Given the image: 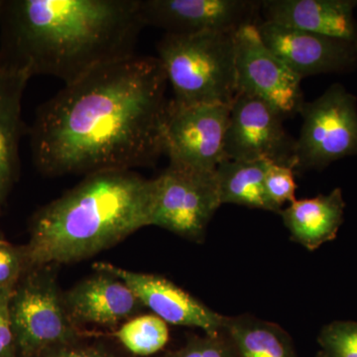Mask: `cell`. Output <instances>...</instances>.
Listing matches in <instances>:
<instances>
[{"label": "cell", "instance_id": "cell-4", "mask_svg": "<svg viewBox=\"0 0 357 357\" xmlns=\"http://www.w3.org/2000/svg\"><path fill=\"white\" fill-rule=\"evenodd\" d=\"M236 33L165 34L158 58L173 89L174 105H227L236 95Z\"/></svg>", "mask_w": 357, "mask_h": 357}, {"label": "cell", "instance_id": "cell-25", "mask_svg": "<svg viewBox=\"0 0 357 357\" xmlns=\"http://www.w3.org/2000/svg\"><path fill=\"white\" fill-rule=\"evenodd\" d=\"M15 286L0 290V357H18L10 317V300Z\"/></svg>", "mask_w": 357, "mask_h": 357}, {"label": "cell", "instance_id": "cell-2", "mask_svg": "<svg viewBox=\"0 0 357 357\" xmlns=\"http://www.w3.org/2000/svg\"><path fill=\"white\" fill-rule=\"evenodd\" d=\"M140 0H1L0 72L72 83L135 55Z\"/></svg>", "mask_w": 357, "mask_h": 357}, {"label": "cell", "instance_id": "cell-27", "mask_svg": "<svg viewBox=\"0 0 357 357\" xmlns=\"http://www.w3.org/2000/svg\"><path fill=\"white\" fill-rule=\"evenodd\" d=\"M317 357H326V356H324L323 354H321V352H319L318 356H317Z\"/></svg>", "mask_w": 357, "mask_h": 357}, {"label": "cell", "instance_id": "cell-15", "mask_svg": "<svg viewBox=\"0 0 357 357\" xmlns=\"http://www.w3.org/2000/svg\"><path fill=\"white\" fill-rule=\"evenodd\" d=\"M357 0H263V20L357 42Z\"/></svg>", "mask_w": 357, "mask_h": 357}, {"label": "cell", "instance_id": "cell-14", "mask_svg": "<svg viewBox=\"0 0 357 357\" xmlns=\"http://www.w3.org/2000/svg\"><path fill=\"white\" fill-rule=\"evenodd\" d=\"M70 321L81 328L84 325L114 328L134 318L143 305L121 279L107 272L96 274L63 293Z\"/></svg>", "mask_w": 357, "mask_h": 357}, {"label": "cell", "instance_id": "cell-8", "mask_svg": "<svg viewBox=\"0 0 357 357\" xmlns=\"http://www.w3.org/2000/svg\"><path fill=\"white\" fill-rule=\"evenodd\" d=\"M283 115L255 96L236 93L229 105L225 156L296 168V139L284 128ZM296 171V170H295Z\"/></svg>", "mask_w": 357, "mask_h": 357}, {"label": "cell", "instance_id": "cell-22", "mask_svg": "<svg viewBox=\"0 0 357 357\" xmlns=\"http://www.w3.org/2000/svg\"><path fill=\"white\" fill-rule=\"evenodd\" d=\"M265 195L274 213H279L284 204L296 201L297 184L292 167L270 163L264 178Z\"/></svg>", "mask_w": 357, "mask_h": 357}, {"label": "cell", "instance_id": "cell-7", "mask_svg": "<svg viewBox=\"0 0 357 357\" xmlns=\"http://www.w3.org/2000/svg\"><path fill=\"white\" fill-rule=\"evenodd\" d=\"M153 181L150 227H162L189 241H201L222 206L215 171L169 164Z\"/></svg>", "mask_w": 357, "mask_h": 357}, {"label": "cell", "instance_id": "cell-12", "mask_svg": "<svg viewBox=\"0 0 357 357\" xmlns=\"http://www.w3.org/2000/svg\"><path fill=\"white\" fill-rule=\"evenodd\" d=\"M256 27L265 46L300 79L357 68V42L267 21L260 20Z\"/></svg>", "mask_w": 357, "mask_h": 357}, {"label": "cell", "instance_id": "cell-5", "mask_svg": "<svg viewBox=\"0 0 357 357\" xmlns=\"http://www.w3.org/2000/svg\"><path fill=\"white\" fill-rule=\"evenodd\" d=\"M56 268L45 265L27 270L14 288L10 317L18 357H35L83 337L66 310Z\"/></svg>", "mask_w": 357, "mask_h": 357}, {"label": "cell", "instance_id": "cell-19", "mask_svg": "<svg viewBox=\"0 0 357 357\" xmlns=\"http://www.w3.org/2000/svg\"><path fill=\"white\" fill-rule=\"evenodd\" d=\"M270 163L265 160L222 161L215 169L220 203L274 213L264 190L265 174Z\"/></svg>", "mask_w": 357, "mask_h": 357}, {"label": "cell", "instance_id": "cell-28", "mask_svg": "<svg viewBox=\"0 0 357 357\" xmlns=\"http://www.w3.org/2000/svg\"><path fill=\"white\" fill-rule=\"evenodd\" d=\"M0 4H1V0H0Z\"/></svg>", "mask_w": 357, "mask_h": 357}, {"label": "cell", "instance_id": "cell-3", "mask_svg": "<svg viewBox=\"0 0 357 357\" xmlns=\"http://www.w3.org/2000/svg\"><path fill=\"white\" fill-rule=\"evenodd\" d=\"M153 195V178L133 170L89 174L33 215L26 271L83 261L150 227Z\"/></svg>", "mask_w": 357, "mask_h": 357}, {"label": "cell", "instance_id": "cell-10", "mask_svg": "<svg viewBox=\"0 0 357 357\" xmlns=\"http://www.w3.org/2000/svg\"><path fill=\"white\" fill-rule=\"evenodd\" d=\"M234 42L236 93L264 100L285 119L299 114L305 103L302 79L265 46L256 25L237 30Z\"/></svg>", "mask_w": 357, "mask_h": 357}, {"label": "cell", "instance_id": "cell-13", "mask_svg": "<svg viewBox=\"0 0 357 357\" xmlns=\"http://www.w3.org/2000/svg\"><path fill=\"white\" fill-rule=\"evenodd\" d=\"M93 269L121 279L132 290L143 307L151 310L155 316L168 325L197 328L211 335H220L225 331L227 317L210 309L164 277L130 271L112 263H96Z\"/></svg>", "mask_w": 357, "mask_h": 357}, {"label": "cell", "instance_id": "cell-11", "mask_svg": "<svg viewBox=\"0 0 357 357\" xmlns=\"http://www.w3.org/2000/svg\"><path fill=\"white\" fill-rule=\"evenodd\" d=\"M140 11L145 25L165 34L236 33L260 21L255 0H140Z\"/></svg>", "mask_w": 357, "mask_h": 357}, {"label": "cell", "instance_id": "cell-26", "mask_svg": "<svg viewBox=\"0 0 357 357\" xmlns=\"http://www.w3.org/2000/svg\"><path fill=\"white\" fill-rule=\"evenodd\" d=\"M35 357H115L102 345L82 344L81 340L73 344L60 345L45 351Z\"/></svg>", "mask_w": 357, "mask_h": 357}, {"label": "cell", "instance_id": "cell-1", "mask_svg": "<svg viewBox=\"0 0 357 357\" xmlns=\"http://www.w3.org/2000/svg\"><path fill=\"white\" fill-rule=\"evenodd\" d=\"M161 61L133 55L98 66L37 109L33 163L51 177L153 165L169 102Z\"/></svg>", "mask_w": 357, "mask_h": 357}, {"label": "cell", "instance_id": "cell-21", "mask_svg": "<svg viewBox=\"0 0 357 357\" xmlns=\"http://www.w3.org/2000/svg\"><path fill=\"white\" fill-rule=\"evenodd\" d=\"M318 342L326 357H357V323L333 321L324 326Z\"/></svg>", "mask_w": 357, "mask_h": 357}, {"label": "cell", "instance_id": "cell-16", "mask_svg": "<svg viewBox=\"0 0 357 357\" xmlns=\"http://www.w3.org/2000/svg\"><path fill=\"white\" fill-rule=\"evenodd\" d=\"M26 74L0 72V206L20 177V141L28 133L22 117Z\"/></svg>", "mask_w": 357, "mask_h": 357}, {"label": "cell", "instance_id": "cell-24", "mask_svg": "<svg viewBox=\"0 0 357 357\" xmlns=\"http://www.w3.org/2000/svg\"><path fill=\"white\" fill-rule=\"evenodd\" d=\"M25 271L22 246L0 241V290L15 286Z\"/></svg>", "mask_w": 357, "mask_h": 357}, {"label": "cell", "instance_id": "cell-20", "mask_svg": "<svg viewBox=\"0 0 357 357\" xmlns=\"http://www.w3.org/2000/svg\"><path fill=\"white\" fill-rule=\"evenodd\" d=\"M121 344L134 356H149L168 344V324L155 314H143L126 321L114 333Z\"/></svg>", "mask_w": 357, "mask_h": 357}, {"label": "cell", "instance_id": "cell-9", "mask_svg": "<svg viewBox=\"0 0 357 357\" xmlns=\"http://www.w3.org/2000/svg\"><path fill=\"white\" fill-rule=\"evenodd\" d=\"M229 105L178 107L169 102L163 130V152L172 165L215 171L225 161V136Z\"/></svg>", "mask_w": 357, "mask_h": 357}, {"label": "cell", "instance_id": "cell-17", "mask_svg": "<svg viewBox=\"0 0 357 357\" xmlns=\"http://www.w3.org/2000/svg\"><path fill=\"white\" fill-rule=\"evenodd\" d=\"M344 208L342 189L337 188L314 198L296 199L279 215L291 239L314 251L337 237L344 222Z\"/></svg>", "mask_w": 357, "mask_h": 357}, {"label": "cell", "instance_id": "cell-18", "mask_svg": "<svg viewBox=\"0 0 357 357\" xmlns=\"http://www.w3.org/2000/svg\"><path fill=\"white\" fill-rule=\"evenodd\" d=\"M223 333L239 357H297L290 335L270 321L250 316L227 317Z\"/></svg>", "mask_w": 357, "mask_h": 357}, {"label": "cell", "instance_id": "cell-6", "mask_svg": "<svg viewBox=\"0 0 357 357\" xmlns=\"http://www.w3.org/2000/svg\"><path fill=\"white\" fill-rule=\"evenodd\" d=\"M295 170H323L337 160L357 156V98L333 84L300 110Z\"/></svg>", "mask_w": 357, "mask_h": 357}, {"label": "cell", "instance_id": "cell-23", "mask_svg": "<svg viewBox=\"0 0 357 357\" xmlns=\"http://www.w3.org/2000/svg\"><path fill=\"white\" fill-rule=\"evenodd\" d=\"M166 357H239L234 345L225 335L191 337L184 347L170 352Z\"/></svg>", "mask_w": 357, "mask_h": 357}]
</instances>
